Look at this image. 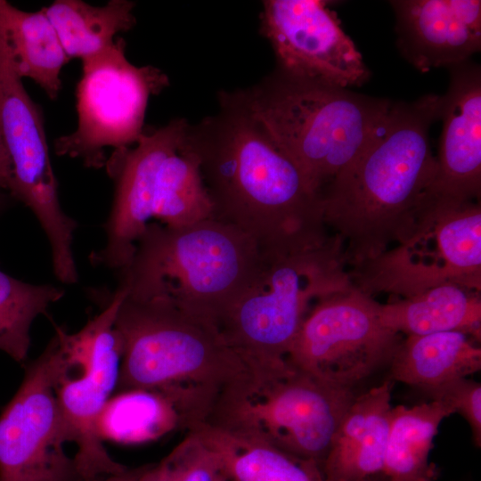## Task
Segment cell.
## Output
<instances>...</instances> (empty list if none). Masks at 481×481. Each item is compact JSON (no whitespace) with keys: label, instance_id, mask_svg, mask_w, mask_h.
Here are the masks:
<instances>
[{"label":"cell","instance_id":"obj_29","mask_svg":"<svg viewBox=\"0 0 481 481\" xmlns=\"http://www.w3.org/2000/svg\"><path fill=\"white\" fill-rule=\"evenodd\" d=\"M12 176V163L0 125V193L3 190H9Z\"/></svg>","mask_w":481,"mask_h":481},{"label":"cell","instance_id":"obj_31","mask_svg":"<svg viewBox=\"0 0 481 481\" xmlns=\"http://www.w3.org/2000/svg\"><path fill=\"white\" fill-rule=\"evenodd\" d=\"M148 467L149 465H144L136 469H128L123 473L105 477L94 481H137Z\"/></svg>","mask_w":481,"mask_h":481},{"label":"cell","instance_id":"obj_26","mask_svg":"<svg viewBox=\"0 0 481 481\" xmlns=\"http://www.w3.org/2000/svg\"><path fill=\"white\" fill-rule=\"evenodd\" d=\"M63 295L61 288L24 282L0 271V351L24 363L34 320Z\"/></svg>","mask_w":481,"mask_h":481},{"label":"cell","instance_id":"obj_25","mask_svg":"<svg viewBox=\"0 0 481 481\" xmlns=\"http://www.w3.org/2000/svg\"><path fill=\"white\" fill-rule=\"evenodd\" d=\"M135 4L128 0H110L103 6L79 0H56L45 11L67 56L83 61L112 46L119 32L135 25Z\"/></svg>","mask_w":481,"mask_h":481},{"label":"cell","instance_id":"obj_16","mask_svg":"<svg viewBox=\"0 0 481 481\" xmlns=\"http://www.w3.org/2000/svg\"><path fill=\"white\" fill-rule=\"evenodd\" d=\"M448 69L449 86L439 97L442 132L431 193L476 201L481 193V69L471 60Z\"/></svg>","mask_w":481,"mask_h":481},{"label":"cell","instance_id":"obj_8","mask_svg":"<svg viewBox=\"0 0 481 481\" xmlns=\"http://www.w3.org/2000/svg\"><path fill=\"white\" fill-rule=\"evenodd\" d=\"M291 369L253 376L224 391L205 422L235 436L265 444L321 469L331 440L356 396Z\"/></svg>","mask_w":481,"mask_h":481},{"label":"cell","instance_id":"obj_30","mask_svg":"<svg viewBox=\"0 0 481 481\" xmlns=\"http://www.w3.org/2000/svg\"><path fill=\"white\" fill-rule=\"evenodd\" d=\"M145 481H175L168 468L160 461L150 465L144 474Z\"/></svg>","mask_w":481,"mask_h":481},{"label":"cell","instance_id":"obj_9","mask_svg":"<svg viewBox=\"0 0 481 481\" xmlns=\"http://www.w3.org/2000/svg\"><path fill=\"white\" fill-rule=\"evenodd\" d=\"M420 230L405 243L348 271L354 289L410 298L431 288L456 284L481 289V206L434 198Z\"/></svg>","mask_w":481,"mask_h":481},{"label":"cell","instance_id":"obj_28","mask_svg":"<svg viewBox=\"0 0 481 481\" xmlns=\"http://www.w3.org/2000/svg\"><path fill=\"white\" fill-rule=\"evenodd\" d=\"M432 401L444 404L452 414L459 413L468 422L475 445L481 446V385L461 378L428 393Z\"/></svg>","mask_w":481,"mask_h":481},{"label":"cell","instance_id":"obj_3","mask_svg":"<svg viewBox=\"0 0 481 481\" xmlns=\"http://www.w3.org/2000/svg\"><path fill=\"white\" fill-rule=\"evenodd\" d=\"M264 259L249 237L213 217L180 227L150 222L119 286L129 297L167 298L219 326L255 284Z\"/></svg>","mask_w":481,"mask_h":481},{"label":"cell","instance_id":"obj_18","mask_svg":"<svg viewBox=\"0 0 481 481\" xmlns=\"http://www.w3.org/2000/svg\"><path fill=\"white\" fill-rule=\"evenodd\" d=\"M393 382L387 379L356 395L344 415L322 467L324 481L384 478Z\"/></svg>","mask_w":481,"mask_h":481},{"label":"cell","instance_id":"obj_10","mask_svg":"<svg viewBox=\"0 0 481 481\" xmlns=\"http://www.w3.org/2000/svg\"><path fill=\"white\" fill-rule=\"evenodd\" d=\"M168 86L161 69L132 64L125 40L117 38L107 50L82 61L76 91L77 126L55 140L56 154L80 159L87 167H105V149L135 145L144 130L150 97Z\"/></svg>","mask_w":481,"mask_h":481},{"label":"cell","instance_id":"obj_15","mask_svg":"<svg viewBox=\"0 0 481 481\" xmlns=\"http://www.w3.org/2000/svg\"><path fill=\"white\" fill-rule=\"evenodd\" d=\"M260 33L279 70L343 88L362 86L371 71L335 12L321 0H265Z\"/></svg>","mask_w":481,"mask_h":481},{"label":"cell","instance_id":"obj_19","mask_svg":"<svg viewBox=\"0 0 481 481\" xmlns=\"http://www.w3.org/2000/svg\"><path fill=\"white\" fill-rule=\"evenodd\" d=\"M477 342L472 336L456 330L407 336L388 365L390 377L428 394L481 370Z\"/></svg>","mask_w":481,"mask_h":481},{"label":"cell","instance_id":"obj_4","mask_svg":"<svg viewBox=\"0 0 481 481\" xmlns=\"http://www.w3.org/2000/svg\"><path fill=\"white\" fill-rule=\"evenodd\" d=\"M114 327L122 340L117 393H175L209 412L224 391L254 376L215 322L167 298L126 294Z\"/></svg>","mask_w":481,"mask_h":481},{"label":"cell","instance_id":"obj_17","mask_svg":"<svg viewBox=\"0 0 481 481\" xmlns=\"http://www.w3.org/2000/svg\"><path fill=\"white\" fill-rule=\"evenodd\" d=\"M396 46L428 72L470 60L481 49V1L393 0Z\"/></svg>","mask_w":481,"mask_h":481},{"label":"cell","instance_id":"obj_21","mask_svg":"<svg viewBox=\"0 0 481 481\" xmlns=\"http://www.w3.org/2000/svg\"><path fill=\"white\" fill-rule=\"evenodd\" d=\"M219 459L227 481H324L320 467L271 445L231 434L205 421L187 430Z\"/></svg>","mask_w":481,"mask_h":481},{"label":"cell","instance_id":"obj_22","mask_svg":"<svg viewBox=\"0 0 481 481\" xmlns=\"http://www.w3.org/2000/svg\"><path fill=\"white\" fill-rule=\"evenodd\" d=\"M0 18L19 76L32 79L55 100L61 89V69L70 59L45 7L27 12L0 0Z\"/></svg>","mask_w":481,"mask_h":481},{"label":"cell","instance_id":"obj_13","mask_svg":"<svg viewBox=\"0 0 481 481\" xmlns=\"http://www.w3.org/2000/svg\"><path fill=\"white\" fill-rule=\"evenodd\" d=\"M0 125L12 168L9 191L32 210L44 229L56 278L74 282L78 275L72 240L77 224L61 207L42 112L14 68L1 18Z\"/></svg>","mask_w":481,"mask_h":481},{"label":"cell","instance_id":"obj_23","mask_svg":"<svg viewBox=\"0 0 481 481\" xmlns=\"http://www.w3.org/2000/svg\"><path fill=\"white\" fill-rule=\"evenodd\" d=\"M452 415L441 403L392 408L384 457L387 481H435L438 477L429 454L443 420Z\"/></svg>","mask_w":481,"mask_h":481},{"label":"cell","instance_id":"obj_7","mask_svg":"<svg viewBox=\"0 0 481 481\" xmlns=\"http://www.w3.org/2000/svg\"><path fill=\"white\" fill-rule=\"evenodd\" d=\"M264 257L257 281L218 326L254 374L287 370V355L314 301L352 288L334 235L319 247Z\"/></svg>","mask_w":481,"mask_h":481},{"label":"cell","instance_id":"obj_32","mask_svg":"<svg viewBox=\"0 0 481 481\" xmlns=\"http://www.w3.org/2000/svg\"><path fill=\"white\" fill-rule=\"evenodd\" d=\"M217 481H227L225 477L223 475Z\"/></svg>","mask_w":481,"mask_h":481},{"label":"cell","instance_id":"obj_33","mask_svg":"<svg viewBox=\"0 0 481 481\" xmlns=\"http://www.w3.org/2000/svg\"><path fill=\"white\" fill-rule=\"evenodd\" d=\"M379 481H387V479H386V478H382V479H380V480H379Z\"/></svg>","mask_w":481,"mask_h":481},{"label":"cell","instance_id":"obj_20","mask_svg":"<svg viewBox=\"0 0 481 481\" xmlns=\"http://www.w3.org/2000/svg\"><path fill=\"white\" fill-rule=\"evenodd\" d=\"M479 292L456 284H444L410 298L379 304V313L383 324L401 335L456 330L480 341Z\"/></svg>","mask_w":481,"mask_h":481},{"label":"cell","instance_id":"obj_1","mask_svg":"<svg viewBox=\"0 0 481 481\" xmlns=\"http://www.w3.org/2000/svg\"><path fill=\"white\" fill-rule=\"evenodd\" d=\"M218 111L189 124L212 217L249 237L263 255L322 246L332 235L322 200L297 165L253 116L239 89L221 91Z\"/></svg>","mask_w":481,"mask_h":481},{"label":"cell","instance_id":"obj_24","mask_svg":"<svg viewBox=\"0 0 481 481\" xmlns=\"http://www.w3.org/2000/svg\"><path fill=\"white\" fill-rule=\"evenodd\" d=\"M191 420L183 406L170 395L156 389L118 392L108 402L100 421L104 441L136 444L155 440Z\"/></svg>","mask_w":481,"mask_h":481},{"label":"cell","instance_id":"obj_27","mask_svg":"<svg viewBox=\"0 0 481 481\" xmlns=\"http://www.w3.org/2000/svg\"><path fill=\"white\" fill-rule=\"evenodd\" d=\"M161 461L175 481H217L224 475L216 453L191 432Z\"/></svg>","mask_w":481,"mask_h":481},{"label":"cell","instance_id":"obj_12","mask_svg":"<svg viewBox=\"0 0 481 481\" xmlns=\"http://www.w3.org/2000/svg\"><path fill=\"white\" fill-rule=\"evenodd\" d=\"M73 363L56 333L25 369L0 414V481H82L69 443L56 389Z\"/></svg>","mask_w":481,"mask_h":481},{"label":"cell","instance_id":"obj_14","mask_svg":"<svg viewBox=\"0 0 481 481\" xmlns=\"http://www.w3.org/2000/svg\"><path fill=\"white\" fill-rule=\"evenodd\" d=\"M379 302L353 287L314 303L286 361L334 386L355 387L388 366L403 337L386 327Z\"/></svg>","mask_w":481,"mask_h":481},{"label":"cell","instance_id":"obj_6","mask_svg":"<svg viewBox=\"0 0 481 481\" xmlns=\"http://www.w3.org/2000/svg\"><path fill=\"white\" fill-rule=\"evenodd\" d=\"M185 118L144 129L137 143L115 149L105 167L115 183L105 247L91 255L96 265L121 270L151 218L180 227L212 217L198 162L187 147Z\"/></svg>","mask_w":481,"mask_h":481},{"label":"cell","instance_id":"obj_5","mask_svg":"<svg viewBox=\"0 0 481 481\" xmlns=\"http://www.w3.org/2000/svg\"><path fill=\"white\" fill-rule=\"evenodd\" d=\"M239 91L320 197L360 154L391 103L278 69Z\"/></svg>","mask_w":481,"mask_h":481},{"label":"cell","instance_id":"obj_2","mask_svg":"<svg viewBox=\"0 0 481 481\" xmlns=\"http://www.w3.org/2000/svg\"><path fill=\"white\" fill-rule=\"evenodd\" d=\"M438 106L433 94L391 101L360 154L322 192L323 222L339 240L346 265L405 243L424 224L437 172L429 130Z\"/></svg>","mask_w":481,"mask_h":481},{"label":"cell","instance_id":"obj_11","mask_svg":"<svg viewBox=\"0 0 481 481\" xmlns=\"http://www.w3.org/2000/svg\"><path fill=\"white\" fill-rule=\"evenodd\" d=\"M126 294L118 286L102 311L76 333L55 328L73 363L80 369L75 375L70 370L59 383L56 395L68 442L77 446L74 460L82 481L128 469L111 458L100 434L101 418L118 384L122 340L114 322Z\"/></svg>","mask_w":481,"mask_h":481}]
</instances>
